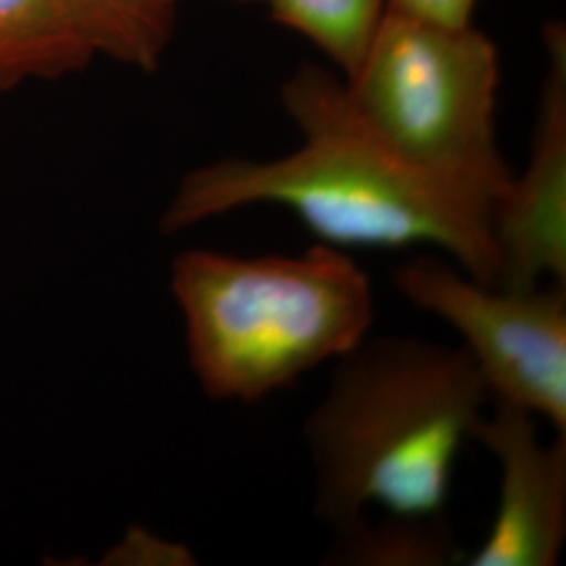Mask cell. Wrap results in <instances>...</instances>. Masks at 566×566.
Instances as JSON below:
<instances>
[{
    "label": "cell",
    "instance_id": "cell-1",
    "mask_svg": "<svg viewBox=\"0 0 566 566\" xmlns=\"http://www.w3.org/2000/svg\"><path fill=\"white\" fill-rule=\"evenodd\" d=\"M301 145L271 160L221 158L185 175L164 210L166 233L250 206L285 208L319 240L348 248H432L497 285L495 200L407 160L359 116L344 81L306 63L282 86Z\"/></svg>",
    "mask_w": 566,
    "mask_h": 566
},
{
    "label": "cell",
    "instance_id": "cell-2",
    "mask_svg": "<svg viewBox=\"0 0 566 566\" xmlns=\"http://www.w3.org/2000/svg\"><path fill=\"white\" fill-rule=\"evenodd\" d=\"M462 346L367 336L348 350L304 420L315 514L329 528L380 507L446 516L455 462L489 407Z\"/></svg>",
    "mask_w": 566,
    "mask_h": 566
},
{
    "label": "cell",
    "instance_id": "cell-3",
    "mask_svg": "<svg viewBox=\"0 0 566 566\" xmlns=\"http://www.w3.org/2000/svg\"><path fill=\"white\" fill-rule=\"evenodd\" d=\"M170 290L189 365L214 401L252 405L364 343L376 292L344 250L301 254L181 252Z\"/></svg>",
    "mask_w": 566,
    "mask_h": 566
},
{
    "label": "cell",
    "instance_id": "cell-4",
    "mask_svg": "<svg viewBox=\"0 0 566 566\" xmlns=\"http://www.w3.org/2000/svg\"><path fill=\"white\" fill-rule=\"evenodd\" d=\"M359 116L426 170L483 191L495 203L512 179L497 145V46L470 25L385 11L353 76Z\"/></svg>",
    "mask_w": 566,
    "mask_h": 566
},
{
    "label": "cell",
    "instance_id": "cell-5",
    "mask_svg": "<svg viewBox=\"0 0 566 566\" xmlns=\"http://www.w3.org/2000/svg\"><path fill=\"white\" fill-rule=\"evenodd\" d=\"M392 282L407 303L464 340L491 401L525 409L566 434V285H486L443 254L405 261Z\"/></svg>",
    "mask_w": 566,
    "mask_h": 566
},
{
    "label": "cell",
    "instance_id": "cell-6",
    "mask_svg": "<svg viewBox=\"0 0 566 566\" xmlns=\"http://www.w3.org/2000/svg\"><path fill=\"white\" fill-rule=\"evenodd\" d=\"M547 70L528 164L495 203L491 233L500 287L566 285V30H544Z\"/></svg>",
    "mask_w": 566,
    "mask_h": 566
},
{
    "label": "cell",
    "instance_id": "cell-7",
    "mask_svg": "<svg viewBox=\"0 0 566 566\" xmlns=\"http://www.w3.org/2000/svg\"><path fill=\"white\" fill-rule=\"evenodd\" d=\"M472 428L500 465V500L470 566L558 565L566 539V434L542 441L537 418L504 401Z\"/></svg>",
    "mask_w": 566,
    "mask_h": 566
},
{
    "label": "cell",
    "instance_id": "cell-8",
    "mask_svg": "<svg viewBox=\"0 0 566 566\" xmlns=\"http://www.w3.org/2000/svg\"><path fill=\"white\" fill-rule=\"evenodd\" d=\"M97 55L72 0H0V91L81 70Z\"/></svg>",
    "mask_w": 566,
    "mask_h": 566
},
{
    "label": "cell",
    "instance_id": "cell-9",
    "mask_svg": "<svg viewBox=\"0 0 566 566\" xmlns=\"http://www.w3.org/2000/svg\"><path fill=\"white\" fill-rule=\"evenodd\" d=\"M334 542L324 565L334 566H451L465 565L446 516L388 514L371 521L367 512L332 528Z\"/></svg>",
    "mask_w": 566,
    "mask_h": 566
},
{
    "label": "cell",
    "instance_id": "cell-10",
    "mask_svg": "<svg viewBox=\"0 0 566 566\" xmlns=\"http://www.w3.org/2000/svg\"><path fill=\"white\" fill-rule=\"evenodd\" d=\"M271 18L353 76L385 18L386 0H266Z\"/></svg>",
    "mask_w": 566,
    "mask_h": 566
},
{
    "label": "cell",
    "instance_id": "cell-11",
    "mask_svg": "<svg viewBox=\"0 0 566 566\" xmlns=\"http://www.w3.org/2000/svg\"><path fill=\"white\" fill-rule=\"evenodd\" d=\"M102 55L156 70L172 36L175 4L168 0H72Z\"/></svg>",
    "mask_w": 566,
    "mask_h": 566
},
{
    "label": "cell",
    "instance_id": "cell-12",
    "mask_svg": "<svg viewBox=\"0 0 566 566\" xmlns=\"http://www.w3.org/2000/svg\"><path fill=\"white\" fill-rule=\"evenodd\" d=\"M476 0H386V9L416 20L443 23V25H470Z\"/></svg>",
    "mask_w": 566,
    "mask_h": 566
},
{
    "label": "cell",
    "instance_id": "cell-13",
    "mask_svg": "<svg viewBox=\"0 0 566 566\" xmlns=\"http://www.w3.org/2000/svg\"><path fill=\"white\" fill-rule=\"evenodd\" d=\"M168 2H170V4H177V2H179V0H168Z\"/></svg>",
    "mask_w": 566,
    "mask_h": 566
}]
</instances>
